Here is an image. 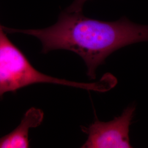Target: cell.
I'll return each mask as SVG.
<instances>
[{
	"label": "cell",
	"instance_id": "5b68a950",
	"mask_svg": "<svg viewBox=\"0 0 148 148\" xmlns=\"http://www.w3.org/2000/svg\"><path fill=\"white\" fill-rule=\"evenodd\" d=\"M88 0H75L65 11L70 13H81L85 2Z\"/></svg>",
	"mask_w": 148,
	"mask_h": 148
},
{
	"label": "cell",
	"instance_id": "8992f818",
	"mask_svg": "<svg viewBox=\"0 0 148 148\" xmlns=\"http://www.w3.org/2000/svg\"><path fill=\"white\" fill-rule=\"evenodd\" d=\"M0 26H1V25H0Z\"/></svg>",
	"mask_w": 148,
	"mask_h": 148
},
{
	"label": "cell",
	"instance_id": "7a4b0ae2",
	"mask_svg": "<svg viewBox=\"0 0 148 148\" xmlns=\"http://www.w3.org/2000/svg\"><path fill=\"white\" fill-rule=\"evenodd\" d=\"M53 84L98 92L108 89L104 78L95 82L84 83L58 79L43 74L35 69L27 57L12 42L0 26V99L8 92L15 93L37 84Z\"/></svg>",
	"mask_w": 148,
	"mask_h": 148
},
{
	"label": "cell",
	"instance_id": "277c9868",
	"mask_svg": "<svg viewBox=\"0 0 148 148\" xmlns=\"http://www.w3.org/2000/svg\"><path fill=\"white\" fill-rule=\"evenodd\" d=\"M43 117V112L41 110L35 108L29 109L15 130L0 138V148H29V131L40 125Z\"/></svg>",
	"mask_w": 148,
	"mask_h": 148
},
{
	"label": "cell",
	"instance_id": "6da1fadb",
	"mask_svg": "<svg viewBox=\"0 0 148 148\" xmlns=\"http://www.w3.org/2000/svg\"><path fill=\"white\" fill-rule=\"evenodd\" d=\"M5 30L36 37L42 43L43 53L64 49L76 53L84 60L91 79H95L98 67L111 53L132 44L148 42V25L134 23L126 16L117 21H101L86 17L82 12L65 10L51 27L29 30L5 28Z\"/></svg>",
	"mask_w": 148,
	"mask_h": 148
},
{
	"label": "cell",
	"instance_id": "3957f363",
	"mask_svg": "<svg viewBox=\"0 0 148 148\" xmlns=\"http://www.w3.org/2000/svg\"><path fill=\"white\" fill-rule=\"evenodd\" d=\"M136 106L127 107L120 116L110 121L98 120L88 127H82V131L88 135L83 148H132L129 138V127Z\"/></svg>",
	"mask_w": 148,
	"mask_h": 148
}]
</instances>
